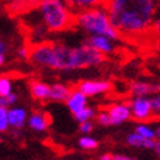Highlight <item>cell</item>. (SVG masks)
<instances>
[{
	"label": "cell",
	"mask_w": 160,
	"mask_h": 160,
	"mask_svg": "<svg viewBox=\"0 0 160 160\" xmlns=\"http://www.w3.org/2000/svg\"><path fill=\"white\" fill-rule=\"evenodd\" d=\"M16 102H17V95L13 94V92L7 95V97H0V106L7 107V108L13 106Z\"/></svg>",
	"instance_id": "24"
},
{
	"label": "cell",
	"mask_w": 160,
	"mask_h": 160,
	"mask_svg": "<svg viewBox=\"0 0 160 160\" xmlns=\"http://www.w3.org/2000/svg\"><path fill=\"white\" fill-rule=\"evenodd\" d=\"M78 145L83 150H94V148L98 147V141L95 138H92V137H89L87 134H85L83 137L79 138Z\"/></svg>",
	"instance_id": "20"
},
{
	"label": "cell",
	"mask_w": 160,
	"mask_h": 160,
	"mask_svg": "<svg viewBox=\"0 0 160 160\" xmlns=\"http://www.w3.org/2000/svg\"><path fill=\"white\" fill-rule=\"evenodd\" d=\"M135 132H137L138 134H141L142 137L148 138V139H155L156 138V132L146 124H138L137 126H135Z\"/></svg>",
	"instance_id": "19"
},
{
	"label": "cell",
	"mask_w": 160,
	"mask_h": 160,
	"mask_svg": "<svg viewBox=\"0 0 160 160\" xmlns=\"http://www.w3.org/2000/svg\"><path fill=\"white\" fill-rule=\"evenodd\" d=\"M126 143L133 147H143V148H154L155 147V139H148L142 137L141 134L134 132L126 137Z\"/></svg>",
	"instance_id": "16"
},
{
	"label": "cell",
	"mask_w": 160,
	"mask_h": 160,
	"mask_svg": "<svg viewBox=\"0 0 160 160\" xmlns=\"http://www.w3.org/2000/svg\"><path fill=\"white\" fill-rule=\"evenodd\" d=\"M72 92H73V90L69 86L62 83H55V85H51L50 99L53 102H67L72 95Z\"/></svg>",
	"instance_id": "15"
},
{
	"label": "cell",
	"mask_w": 160,
	"mask_h": 160,
	"mask_svg": "<svg viewBox=\"0 0 160 160\" xmlns=\"http://www.w3.org/2000/svg\"><path fill=\"white\" fill-rule=\"evenodd\" d=\"M20 129H13L12 130V135H13V137H20Z\"/></svg>",
	"instance_id": "33"
},
{
	"label": "cell",
	"mask_w": 160,
	"mask_h": 160,
	"mask_svg": "<svg viewBox=\"0 0 160 160\" xmlns=\"http://www.w3.org/2000/svg\"><path fill=\"white\" fill-rule=\"evenodd\" d=\"M154 150H155V152L160 156V141H158L156 143H155V147H154Z\"/></svg>",
	"instance_id": "32"
},
{
	"label": "cell",
	"mask_w": 160,
	"mask_h": 160,
	"mask_svg": "<svg viewBox=\"0 0 160 160\" xmlns=\"http://www.w3.org/2000/svg\"><path fill=\"white\" fill-rule=\"evenodd\" d=\"M76 25L90 35H104L112 41L121 38L118 30L111 21L104 3L76 13Z\"/></svg>",
	"instance_id": "4"
},
{
	"label": "cell",
	"mask_w": 160,
	"mask_h": 160,
	"mask_svg": "<svg viewBox=\"0 0 160 160\" xmlns=\"http://www.w3.org/2000/svg\"><path fill=\"white\" fill-rule=\"evenodd\" d=\"M9 116H8V108L0 106V132H7L9 129Z\"/></svg>",
	"instance_id": "21"
},
{
	"label": "cell",
	"mask_w": 160,
	"mask_h": 160,
	"mask_svg": "<svg viewBox=\"0 0 160 160\" xmlns=\"http://www.w3.org/2000/svg\"><path fill=\"white\" fill-rule=\"evenodd\" d=\"M112 85L107 81H91V79H86L77 85V89L81 90L87 97H94L98 94H104L111 90Z\"/></svg>",
	"instance_id": "6"
},
{
	"label": "cell",
	"mask_w": 160,
	"mask_h": 160,
	"mask_svg": "<svg viewBox=\"0 0 160 160\" xmlns=\"http://www.w3.org/2000/svg\"><path fill=\"white\" fill-rule=\"evenodd\" d=\"M129 89L133 97H147V95H154L160 91V85H152L147 82H132Z\"/></svg>",
	"instance_id": "9"
},
{
	"label": "cell",
	"mask_w": 160,
	"mask_h": 160,
	"mask_svg": "<svg viewBox=\"0 0 160 160\" xmlns=\"http://www.w3.org/2000/svg\"><path fill=\"white\" fill-rule=\"evenodd\" d=\"M99 160H113V156L109 155V154H103V155L99 158Z\"/></svg>",
	"instance_id": "31"
},
{
	"label": "cell",
	"mask_w": 160,
	"mask_h": 160,
	"mask_svg": "<svg viewBox=\"0 0 160 160\" xmlns=\"http://www.w3.org/2000/svg\"><path fill=\"white\" fill-rule=\"evenodd\" d=\"M97 118H98V122H99L100 125H103V126H108V125L112 124L111 116H109V113H108L107 109H106V111H100L99 113H98V116H97Z\"/></svg>",
	"instance_id": "25"
},
{
	"label": "cell",
	"mask_w": 160,
	"mask_h": 160,
	"mask_svg": "<svg viewBox=\"0 0 160 160\" xmlns=\"http://www.w3.org/2000/svg\"><path fill=\"white\" fill-rule=\"evenodd\" d=\"M92 128H94V124L91 121H85L82 124H79V132L83 134H89L92 132Z\"/></svg>",
	"instance_id": "29"
},
{
	"label": "cell",
	"mask_w": 160,
	"mask_h": 160,
	"mask_svg": "<svg viewBox=\"0 0 160 160\" xmlns=\"http://www.w3.org/2000/svg\"><path fill=\"white\" fill-rule=\"evenodd\" d=\"M151 99V106H152L154 116H160V94H154Z\"/></svg>",
	"instance_id": "26"
},
{
	"label": "cell",
	"mask_w": 160,
	"mask_h": 160,
	"mask_svg": "<svg viewBox=\"0 0 160 160\" xmlns=\"http://www.w3.org/2000/svg\"><path fill=\"white\" fill-rule=\"evenodd\" d=\"M85 43L87 46L92 47L97 51L102 52L103 55H109L115 51V44L113 41L104 35H89L86 38Z\"/></svg>",
	"instance_id": "7"
},
{
	"label": "cell",
	"mask_w": 160,
	"mask_h": 160,
	"mask_svg": "<svg viewBox=\"0 0 160 160\" xmlns=\"http://www.w3.org/2000/svg\"><path fill=\"white\" fill-rule=\"evenodd\" d=\"M73 116H74V120L77 122L82 124L85 121H90V120L95 116V111L90 107H85L83 109H81L79 112H77V113H74Z\"/></svg>",
	"instance_id": "18"
},
{
	"label": "cell",
	"mask_w": 160,
	"mask_h": 160,
	"mask_svg": "<svg viewBox=\"0 0 160 160\" xmlns=\"http://www.w3.org/2000/svg\"><path fill=\"white\" fill-rule=\"evenodd\" d=\"M28 125H29L30 129H33L35 132H46L48 129L50 118L44 113L35 112V113H33L28 118Z\"/></svg>",
	"instance_id": "14"
},
{
	"label": "cell",
	"mask_w": 160,
	"mask_h": 160,
	"mask_svg": "<svg viewBox=\"0 0 160 160\" xmlns=\"http://www.w3.org/2000/svg\"><path fill=\"white\" fill-rule=\"evenodd\" d=\"M29 90L30 94L35 100H47L50 99V90H51V86L47 85L44 82L41 81H31L29 83Z\"/></svg>",
	"instance_id": "11"
},
{
	"label": "cell",
	"mask_w": 160,
	"mask_h": 160,
	"mask_svg": "<svg viewBox=\"0 0 160 160\" xmlns=\"http://www.w3.org/2000/svg\"><path fill=\"white\" fill-rule=\"evenodd\" d=\"M151 34L155 38H160V13L156 16V18L152 23V28H151Z\"/></svg>",
	"instance_id": "28"
},
{
	"label": "cell",
	"mask_w": 160,
	"mask_h": 160,
	"mask_svg": "<svg viewBox=\"0 0 160 160\" xmlns=\"http://www.w3.org/2000/svg\"><path fill=\"white\" fill-rule=\"evenodd\" d=\"M155 47H156V50L160 52V38H156V41H155Z\"/></svg>",
	"instance_id": "34"
},
{
	"label": "cell",
	"mask_w": 160,
	"mask_h": 160,
	"mask_svg": "<svg viewBox=\"0 0 160 160\" xmlns=\"http://www.w3.org/2000/svg\"><path fill=\"white\" fill-rule=\"evenodd\" d=\"M156 138L158 141H160V128H158V130H156Z\"/></svg>",
	"instance_id": "35"
},
{
	"label": "cell",
	"mask_w": 160,
	"mask_h": 160,
	"mask_svg": "<svg viewBox=\"0 0 160 160\" xmlns=\"http://www.w3.org/2000/svg\"><path fill=\"white\" fill-rule=\"evenodd\" d=\"M67 103V107L69 108V111L72 112V113H77V112H79L81 109H83L87 103V95H85L81 90H73V92H72V95L69 97V99L65 102Z\"/></svg>",
	"instance_id": "10"
},
{
	"label": "cell",
	"mask_w": 160,
	"mask_h": 160,
	"mask_svg": "<svg viewBox=\"0 0 160 160\" xmlns=\"http://www.w3.org/2000/svg\"><path fill=\"white\" fill-rule=\"evenodd\" d=\"M156 3H158V5H159V8H160V0H156Z\"/></svg>",
	"instance_id": "37"
},
{
	"label": "cell",
	"mask_w": 160,
	"mask_h": 160,
	"mask_svg": "<svg viewBox=\"0 0 160 160\" xmlns=\"http://www.w3.org/2000/svg\"><path fill=\"white\" fill-rule=\"evenodd\" d=\"M4 3H9V2H12V0H3Z\"/></svg>",
	"instance_id": "36"
},
{
	"label": "cell",
	"mask_w": 160,
	"mask_h": 160,
	"mask_svg": "<svg viewBox=\"0 0 160 160\" xmlns=\"http://www.w3.org/2000/svg\"><path fill=\"white\" fill-rule=\"evenodd\" d=\"M39 0H12V2L7 3L8 12L11 13H25L29 11H33L37 8Z\"/></svg>",
	"instance_id": "12"
},
{
	"label": "cell",
	"mask_w": 160,
	"mask_h": 160,
	"mask_svg": "<svg viewBox=\"0 0 160 160\" xmlns=\"http://www.w3.org/2000/svg\"><path fill=\"white\" fill-rule=\"evenodd\" d=\"M17 56L21 60L30 59V46H21L17 50Z\"/></svg>",
	"instance_id": "27"
},
{
	"label": "cell",
	"mask_w": 160,
	"mask_h": 160,
	"mask_svg": "<svg viewBox=\"0 0 160 160\" xmlns=\"http://www.w3.org/2000/svg\"><path fill=\"white\" fill-rule=\"evenodd\" d=\"M108 113L111 116L112 124L113 125H118L122 124L126 120H129L132 117V109L129 104H125V103H116V104H112L107 108Z\"/></svg>",
	"instance_id": "8"
},
{
	"label": "cell",
	"mask_w": 160,
	"mask_h": 160,
	"mask_svg": "<svg viewBox=\"0 0 160 160\" xmlns=\"http://www.w3.org/2000/svg\"><path fill=\"white\" fill-rule=\"evenodd\" d=\"M129 106L132 109V117L137 121H147L151 117H154L151 99L147 97H134Z\"/></svg>",
	"instance_id": "5"
},
{
	"label": "cell",
	"mask_w": 160,
	"mask_h": 160,
	"mask_svg": "<svg viewBox=\"0 0 160 160\" xmlns=\"http://www.w3.org/2000/svg\"><path fill=\"white\" fill-rule=\"evenodd\" d=\"M65 2L72 11L74 13H78V12L89 9V8L100 5L104 3V0H65Z\"/></svg>",
	"instance_id": "17"
},
{
	"label": "cell",
	"mask_w": 160,
	"mask_h": 160,
	"mask_svg": "<svg viewBox=\"0 0 160 160\" xmlns=\"http://www.w3.org/2000/svg\"><path fill=\"white\" fill-rule=\"evenodd\" d=\"M104 5L113 26L128 39L151 33L159 8L156 0H104Z\"/></svg>",
	"instance_id": "2"
},
{
	"label": "cell",
	"mask_w": 160,
	"mask_h": 160,
	"mask_svg": "<svg viewBox=\"0 0 160 160\" xmlns=\"http://www.w3.org/2000/svg\"><path fill=\"white\" fill-rule=\"evenodd\" d=\"M113 160H135V159L128 158V156H124V155H113Z\"/></svg>",
	"instance_id": "30"
},
{
	"label": "cell",
	"mask_w": 160,
	"mask_h": 160,
	"mask_svg": "<svg viewBox=\"0 0 160 160\" xmlns=\"http://www.w3.org/2000/svg\"><path fill=\"white\" fill-rule=\"evenodd\" d=\"M30 60L35 65L72 70L97 67L104 61V55L83 43L79 47H67L61 43H38L30 46Z\"/></svg>",
	"instance_id": "1"
},
{
	"label": "cell",
	"mask_w": 160,
	"mask_h": 160,
	"mask_svg": "<svg viewBox=\"0 0 160 160\" xmlns=\"http://www.w3.org/2000/svg\"><path fill=\"white\" fill-rule=\"evenodd\" d=\"M8 116H9V125L12 129H21L28 118V112L21 107H13L8 109Z\"/></svg>",
	"instance_id": "13"
},
{
	"label": "cell",
	"mask_w": 160,
	"mask_h": 160,
	"mask_svg": "<svg viewBox=\"0 0 160 160\" xmlns=\"http://www.w3.org/2000/svg\"><path fill=\"white\" fill-rule=\"evenodd\" d=\"M8 52H9V46H8V43L4 39H2L0 41V65H4L5 64Z\"/></svg>",
	"instance_id": "23"
},
{
	"label": "cell",
	"mask_w": 160,
	"mask_h": 160,
	"mask_svg": "<svg viewBox=\"0 0 160 160\" xmlns=\"http://www.w3.org/2000/svg\"><path fill=\"white\" fill-rule=\"evenodd\" d=\"M37 14L42 25L52 33L68 30L76 25V13L65 0H39Z\"/></svg>",
	"instance_id": "3"
},
{
	"label": "cell",
	"mask_w": 160,
	"mask_h": 160,
	"mask_svg": "<svg viewBox=\"0 0 160 160\" xmlns=\"http://www.w3.org/2000/svg\"><path fill=\"white\" fill-rule=\"evenodd\" d=\"M9 94H12V82L8 77L3 76L0 78V97H7Z\"/></svg>",
	"instance_id": "22"
}]
</instances>
